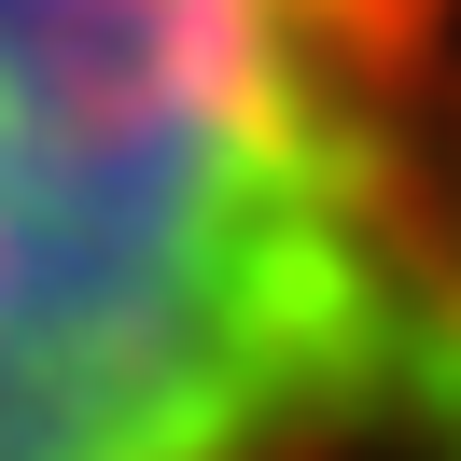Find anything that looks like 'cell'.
<instances>
[{
  "mask_svg": "<svg viewBox=\"0 0 461 461\" xmlns=\"http://www.w3.org/2000/svg\"><path fill=\"white\" fill-rule=\"evenodd\" d=\"M461 420V0H0V461H405Z\"/></svg>",
  "mask_w": 461,
  "mask_h": 461,
  "instance_id": "obj_1",
  "label": "cell"
}]
</instances>
